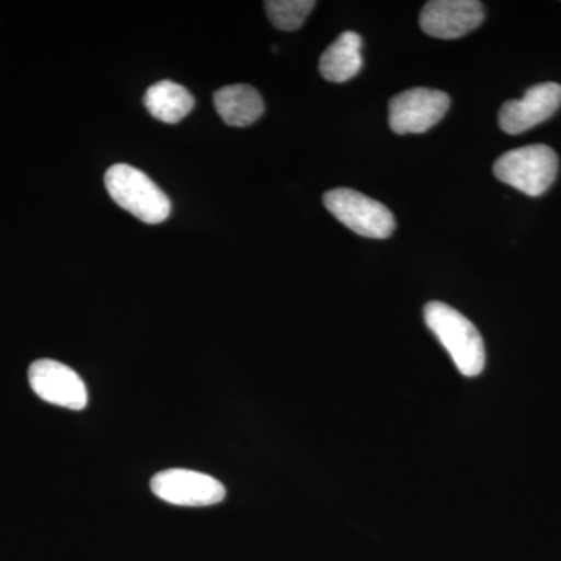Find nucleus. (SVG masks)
<instances>
[{"label":"nucleus","instance_id":"nucleus-1","mask_svg":"<svg viewBox=\"0 0 561 561\" xmlns=\"http://www.w3.org/2000/svg\"><path fill=\"white\" fill-rule=\"evenodd\" d=\"M424 320L453 357L457 370L468 378L485 367V345L478 328L459 311L440 301L427 302Z\"/></svg>","mask_w":561,"mask_h":561},{"label":"nucleus","instance_id":"nucleus-2","mask_svg":"<svg viewBox=\"0 0 561 561\" xmlns=\"http://www.w3.org/2000/svg\"><path fill=\"white\" fill-rule=\"evenodd\" d=\"M110 197L122 209L128 210L136 219L157 225L168 219L172 203L139 169L128 164H116L105 175Z\"/></svg>","mask_w":561,"mask_h":561},{"label":"nucleus","instance_id":"nucleus-3","mask_svg":"<svg viewBox=\"0 0 561 561\" xmlns=\"http://www.w3.org/2000/svg\"><path fill=\"white\" fill-rule=\"evenodd\" d=\"M494 175L502 183L538 197L552 186L559 173V157L545 144H531L502 154L494 162Z\"/></svg>","mask_w":561,"mask_h":561},{"label":"nucleus","instance_id":"nucleus-4","mask_svg":"<svg viewBox=\"0 0 561 561\" xmlns=\"http://www.w3.org/2000/svg\"><path fill=\"white\" fill-rule=\"evenodd\" d=\"M323 203L335 219L364 238L387 239L397 227L387 206L357 191L332 190L324 194Z\"/></svg>","mask_w":561,"mask_h":561},{"label":"nucleus","instance_id":"nucleus-5","mask_svg":"<svg viewBox=\"0 0 561 561\" xmlns=\"http://www.w3.org/2000/svg\"><path fill=\"white\" fill-rule=\"evenodd\" d=\"M451 99L446 92L430 88H413L390 101V128L397 135L426 133L448 113Z\"/></svg>","mask_w":561,"mask_h":561},{"label":"nucleus","instance_id":"nucleus-6","mask_svg":"<svg viewBox=\"0 0 561 561\" xmlns=\"http://www.w3.org/2000/svg\"><path fill=\"white\" fill-rule=\"evenodd\" d=\"M150 486L160 500L184 507L219 504L227 496V490L217 479L181 468L158 472Z\"/></svg>","mask_w":561,"mask_h":561},{"label":"nucleus","instance_id":"nucleus-7","mask_svg":"<svg viewBox=\"0 0 561 561\" xmlns=\"http://www.w3.org/2000/svg\"><path fill=\"white\" fill-rule=\"evenodd\" d=\"M28 381L41 400L50 404L72 411H81L88 405V390L83 379L61 362H33L28 370Z\"/></svg>","mask_w":561,"mask_h":561},{"label":"nucleus","instance_id":"nucleus-8","mask_svg":"<svg viewBox=\"0 0 561 561\" xmlns=\"http://www.w3.org/2000/svg\"><path fill=\"white\" fill-rule=\"evenodd\" d=\"M485 20V9L478 0H432L423 7L420 25L438 39H456L478 28Z\"/></svg>","mask_w":561,"mask_h":561},{"label":"nucleus","instance_id":"nucleus-9","mask_svg":"<svg viewBox=\"0 0 561 561\" xmlns=\"http://www.w3.org/2000/svg\"><path fill=\"white\" fill-rule=\"evenodd\" d=\"M561 106V84H535L524 94L522 101L505 102L500 111V125L508 135L537 127L552 117Z\"/></svg>","mask_w":561,"mask_h":561},{"label":"nucleus","instance_id":"nucleus-10","mask_svg":"<svg viewBox=\"0 0 561 561\" xmlns=\"http://www.w3.org/2000/svg\"><path fill=\"white\" fill-rule=\"evenodd\" d=\"M214 105L230 127H249L264 114V101L260 92L249 84L221 88L214 94Z\"/></svg>","mask_w":561,"mask_h":561},{"label":"nucleus","instance_id":"nucleus-11","mask_svg":"<svg viewBox=\"0 0 561 561\" xmlns=\"http://www.w3.org/2000/svg\"><path fill=\"white\" fill-rule=\"evenodd\" d=\"M362 36L356 32H343L334 43L323 51L320 58V73L332 83H345L360 72Z\"/></svg>","mask_w":561,"mask_h":561},{"label":"nucleus","instance_id":"nucleus-12","mask_svg":"<svg viewBox=\"0 0 561 561\" xmlns=\"http://www.w3.org/2000/svg\"><path fill=\"white\" fill-rule=\"evenodd\" d=\"M144 105L154 119L179 124L194 110L195 101L186 88L175 81L162 80L147 90Z\"/></svg>","mask_w":561,"mask_h":561},{"label":"nucleus","instance_id":"nucleus-13","mask_svg":"<svg viewBox=\"0 0 561 561\" xmlns=\"http://www.w3.org/2000/svg\"><path fill=\"white\" fill-rule=\"evenodd\" d=\"M313 0H268L265 2L268 20L276 28L294 32L305 24L306 18L312 13Z\"/></svg>","mask_w":561,"mask_h":561}]
</instances>
